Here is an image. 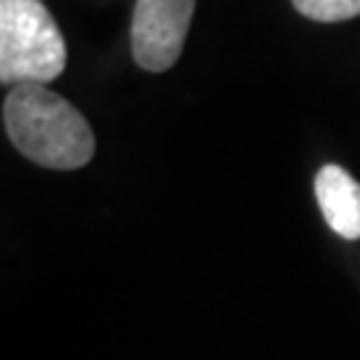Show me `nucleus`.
Segmentation results:
<instances>
[{"label": "nucleus", "mask_w": 360, "mask_h": 360, "mask_svg": "<svg viewBox=\"0 0 360 360\" xmlns=\"http://www.w3.org/2000/svg\"><path fill=\"white\" fill-rule=\"evenodd\" d=\"M67 46L40 0H0V80L49 86L65 72Z\"/></svg>", "instance_id": "obj_2"}, {"label": "nucleus", "mask_w": 360, "mask_h": 360, "mask_svg": "<svg viewBox=\"0 0 360 360\" xmlns=\"http://www.w3.org/2000/svg\"><path fill=\"white\" fill-rule=\"evenodd\" d=\"M3 123L13 147L43 168L75 171L94 158L96 139L89 120L49 86H11Z\"/></svg>", "instance_id": "obj_1"}, {"label": "nucleus", "mask_w": 360, "mask_h": 360, "mask_svg": "<svg viewBox=\"0 0 360 360\" xmlns=\"http://www.w3.org/2000/svg\"><path fill=\"white\" fill-rule=\"evenodd\" d=\"M195 0H136L131 22V53L147 72H166L181 56Z\"/></svg>", "instance_id": "obj_3"}, {"label": "nucleus", "mask_w": 360, "mask_h": 360, "mask_svg": "<svg viewBox=\"0 0 360 360\" xmlns=\"http://www.w3.org/2000/svg\"><path fill=\"white\" fill-rule=\"evenodd\" d=\"M315 198L323 219L345 240L360 238V184L342 166H323L315 176Z\"/></svg>", "instance_id": "obj_4"}, {"label": "nucleus", "mask_w": 360, "mask_h": 360, "mask_svg": "<svg viewBox=\"0 0 360 360\" xmlns=\"http://www.w3.org/2000/svg\"><path fill=\"white\" fill-rule=\"evenodd\" d=\"M296 11L312 22H347L360 16V0H294Z\"/></svg>", "instance_id": "obj_5"}]
</instances>
